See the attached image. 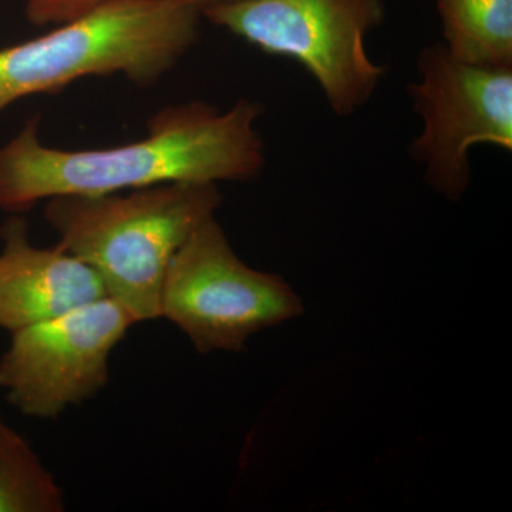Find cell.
<instances>
[{
    "label": "cell",
    "mask_w": 512,
    "mask_h": 512,
    "mask_svg": "<svg viewBox=\"0 0 512 512\" xmlns=\"http://www.w3.org/2000/svg\"><path fill=\"white\" fill-rule=\"evenodd\" d=\"M261 104L220 111L202 101L165 107L137 141L92 150L46 146L32 119L0 147V211L20 214L63 195H103L168 183L254 180L265 165Z\"/></svg>",
    "instance_id": "obj_1"
},
{
    "label": "cell",
    "mask_w": 512,
    "mask_h": 512,
    "mask_svg": "<svg viewBox=\"0 0 512 512\" xmlns=\"http://www.w3.org/2000/svg\"><path fill=\"white\" fill-rule=\"evenodd\" d=\"M218 184L168 183L46 201L57 247L90 266L136 323L160 318L165 274L192 232L215 217Z\"/></svg>",
    "instance_id": "obj_2"
},
{
    "label": "cell",
    "mask_w": 512,
    "mask_h": 512,
    "mask_svg": "<svg viewBox=\"0 0 512 512\" xmlns=\"http://www.w3.org/2000/svg\"><path fill=\"white\" fill-rule=\"evenodd\" d=\"M192 0H123L50 32L0 49V113L16 101L55 93L84 77H126L151 86L200 36Z\"/></svg>",
    "instance_id": "obj_3"
},
{
    "label": "cell",
    "mask_w": 512,
    "mask_h": 512,
    "mask_svg": "<svg viewBox=\"0 0 512 512\" xmlns=\"http://www.w3.org/2000/svg\"><path fill=\"white\" fill-rule=\"evenodd\" d=\"M384 13V0H234L208 6L202 16L266 55L301 64L332 110L349 116L386 73L365 46Z\"/></svg>",
    "instance_id": "obj_4"
},
{
    "label": "cell",
    "mask_w": 512,
    "mask_h": 512,
    "mask_svg": "<svg viewBox=\"0 0 512 512\" xmlns=\"http://www.w3.org/2000/svg\"><path fill=\"white\" fill-rule=\"evenodd\" d=\"M303 312L302 299L282 276L239 258L215 217L175 254L161 288L160 318L174 323L202 355L241 352L256 333Z\"/></svg>",
    "instance_id": "obj_5"
},
{
    "label": "cell",
    "mask_w": 512,
    "mask_h": 512,
    "mask_svg": "<svg viewBox=\"0 0 512 512\" xmlns=\"http://www.w3.org/2000/svg\"><path fill=\"white\" fill-rule=\"evenodd\" d=\"M417 70L409 93L423 130L410 154L430 187L457 201L470 185L471 148L512 151V69L460 62L439 43L420 53Z\"/></svg>",
    "instance_id": "obj_6"
},
{
    "label": "cell",
    "mask_w": 512,
    "mask_h": 512,
    "mask_svg": "<svg viewBox=\"0 0 512 512\" xmlns=\"http://www.w3.org/2000/svg\"><path fill=\"white\" fill-rule=\"evenodd\" d=\"M130 313L104 296L10 333L0 357V389L33 419H56L109 383L110 356L131 326Z\"/></svg>",
    "instance_id": "obj_7"
},
{
    "label": "cell",
    "mask_w": 512,
    "mask_h": 512,
    "mask_svg": "<svg viewBox=\"0 0 512 512\" xmlns=\"http://www.w3.org/2000/svg\"><path fill=\"white\" fill-rule=\"evenodd\" d=\"M0 234V329L13 333L107 296L79 258L57 245L36 247L23 218H10Z\"/></svg>",
    "instance_id": "obj_8"
},
{
    "label": "cell",
    "mask_w": 512,
    "mask_h": 512,
    "mask_svg": "<svg viewBox=\"0 0 512 512\" xmlns=\"http://www.w3.org/2000/svg\"><path fill=\"white\" fill-rule=\"evenodd\" d=\"M448 53L460 62L512 69V0H436Z\"/></svg>",
    "instance_id": "obj_9"
},
{
    "label": "cell",
    "mask_w": 512,
    "mask_h": 512,
    "mask_svg": "<svg viewBox=\"0 0 512 512\" xmlns=\"http://www.w3.org/2000/svg\"><path fill=\"white\" fill-rule=\"evenodd\" d=\"M64 493L25 437L0 417V512H62Z\"/></svg>",
    "instance_id": "obj_10"
},
{
    "label": "cell",
    "mask_w": 512,
    "mask_h": 512,
    "mask_svg": "<svg viewBox=\"0 0 512 512\" xmlns=\"http://www.w3.org/2000/svg\"><path fill=\"white\" fill-rule=\"evenodd\" d=\"M114 2L123 0H26V18L40 28H53Z\"/></svg>",
    "instance_id": "obj_11"
},
{
    "label": "cell",
    "mask_w": 512,
    "mask_h": 512,
    "mask_svg": "<svg viewBox=\"0 0 512 512\" xmlns=\"http://www.w3.org/2000/svg\"><path fill=\"white\" fill-rule=\"evenodd\" d=\"M192 2L201 6L202 12H204V9H207L208 6L217 5V3L234 2V0H192Z\"/></svg>",
    "instance_id": "obj_12"
}]
</instances>
